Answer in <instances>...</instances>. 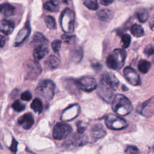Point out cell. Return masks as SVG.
<instances>
[{"instance_id": "20", "label": "cell", "mask_w": 154, "mask_h": 154, "mask_svg": "<svg viewBox=\"0 0 154 154\" xmlns=\"http://www.w3.org/2000/svg\"><path fill=\"white\" fill-rule=\"evenodd\" d=\"M151 67V63L145 60H141L139 61L138 64V69L139 71L143 73H146L149 72Z\"/></svg>"}, {"instance_id": "3", "label": "cell", "mask_w": 154, "mask_h": 154, "mask_svg": "<svg viewBox=\"0 0 154 154\" xmlns=\"http://www.w3.org/2000/svg\"><path fill=\"white\" fill-rule=\"evenodd\" d=\"M126 57V53L125 50L116 49L107 57L106 64L111 69L119 70L123 66Z\"/></svg>"}, {"instance_id": "29", "label": "cell", "mask_w": 154, "mask_h": 154, "mask_svg": "<svg viewBox=\"0 0 154 154\" xmlns=\"http://www.w3.org/2000/svg\"><path fill=\"white\" fill-rule=\"evenodd\" d=\"M51 46L53 51L55 52L58 53L60 51L61 46V42L60 40H55L54 41L52 42L51 44Z\"/></svg>"}, {"instance_id": "24", "label": "cell", "mask_w": 154, "mask_h": 154, "mask_svg": "<svg viewBox=\"0 0 154 154\" xmlns=\"http://www.w3.org/2000/svg\"><path fill=\"white\" fill-rule=\"evenodd\" d=\"M83 4L91 10H96L99 8L97 0H83Z\"/></svg>"}, {"instance_id": "5", "label": "cell", "mask_w": 154, "mask_h": 154, "mask_svg": "<svg viewBox=\"0 0 154 154\" xmlns=\"http://www.w3.org/2000/svg\"><path fill=\"white\" fill-rule=\"evenodd\" d=\"M60 23L62 30L66 34H70L73 31L75 26V14L73 11L67 8L61 13Z\"/></svg>"}, {"instance_id": "12", "label": "cell", "mask_w": 154, "mask_h": 154, "mask_svg": "<svg viewBox=\"0 0 154 154\" xmlns=\"http://www.w3.org/2000/svg\"><path fill=\"white\" fill-rule=\"evenodd\" d=\"M31 32V27L29 23L27 22L25 26L22 28V29L18 32L16 36L15 41H14V45L15 46H19L21 45L29 36Z\"/></svg>"}, {"instance_id": "15", "label": "cell", "mask_w": 154, "mask_h": 154, "mask_svg": "<svg viewBox=\"0 0 154 154\" xmlns=\"http://www.w3.org/2000/svg\"><path fill=\"white\" fill-rule=\"evenodd\" d=\"M106 132L100 124H96L92 126L91 129V135L93 138L99 139L106 135Z\"/></svg>"}, {"instance_id": "7", "label": "cell", "mask_w": 154, "mask_h": 154, "mask_svg": "<svg viewBox=\"0 0 154 154\" xmlns=\"http://www.w3.org/2000/svg\"><path fill=\"white\" fill-rule=\"evenodd\" d=\"M72 131V128L69 124L58 123L54 128L52 136L56 140H62L67 137Z\"/></svg>"}, {"instance_id": "21", "label": "cell", "mask_w": 154, "mask_h": 154, "mask_svg": "<svg viewBox=\"0 0 154 154\" xmlns=\"http://www.w3.org/2000/svg\"><path fill=\"white\" fill-rule=\"evenodd\" d=\"M131 32L135 37H142L144 34V31L143 27L138 24H134L131 28Z\"/></svg>"}, {"instance_id": "28", "label": "cell", "mask_w": 154, "mask_h": 154, "mask_svg": "<svg viewBox=\"0 0 154 154\" xmlns=\"http://www.w3.org/2000/svg\"><path fill=\"white\" fill-rule=\"evenodd\" d=\"M131 36L129 34H124L122 37V47L123 48H127L131 43Z\"/></svg>"}, {"instance_id": "11", "label": "cell", "mask_w": 154, "mask_h": 154, "mask_svg": "<svg viewBox=\"0 0 154 154\" xmlns=\"http://www.w3.org/2000/svg\"><path fill=\"white\" fill-rule=\"evenodd\" d=\"M38 43L39 45L35 46L33 51V56L36 61L40 60L44 58L49 51L48 41Z\"/></svg>"}, {"instance_id": "23", "label": "cell", "mask_w": 154, "mask_h": 154, "mask_svg": "<svg viewBox=\"0 0 154 154\" xmlns=\"http://www.w3.org/2000/svg\"><path fill=\"white\" fill-rule=\"evenodd\" d=\"M31 108L35 112H42L43 111V104L42 101L39 99L35 98L32 102L31 104Z\"/></svg>"}, {"instance_id": "32", "label": "cell", "mask_w": 154, "mask_h": 154, "mask_svg": "<svg viewBox=\"0 0 154 154\" xmlns=\"http://www.w3.org/2000/svg\"><path fill=\"white\" fill-rule=\"evenodd\" d=\"M20 98L22 100H25V101H29L31 100L32 98V95L30 91H26L22 93L20 95Z\"/></svg>"}, {"instance_id": "37", "label": "cell", "mask_w": 154, "mask_h": 154, "mask_svg": "<svg viewBox=\"0 0 154 154\" xmlns=\"http://www.w3.org/2000/svg\"><path fill=\"white\" fill-rule=\"evenodd\" d=\"M5 42V37L3 36L2 35L0 34V48L2 47Z\"/></svg>"}, {"instance_id": "35", "label": "cell", "mask_w": 154, "mask_h": 154, "mask_svg": "<svg viewBox=\"0 0 154 154\" xmlns=\"http://www.w3.org/2000/svg\"><path fill=\"white\" fill-rule=\"evenodd\" d=\"M99 1H100V3L102 5H105V6L110 5L114 1V0H99Z\"/></svg>"}, {"instance_id": "16", "label": "cell", "mask_w": 154, "mask_h": 154, "mask_svg": "<svg viewBox=\"0 0 154 154\" xmlns=\"http://www.w3.org/2000/svg\"><path fill=\"white\" fill-rule=\"evenodd\" d=\"M113 16V11L109 9H103L97 13L99 19L105 22H109L112 20Z\"/></svg>"}, {"instance_id": "14", "label": "cell", "mask_w": 154, "mask_h": 154, "mask_svg": "<svg viewBox=\"0 0 154 154\" xmlns=\"http://www.w3.org/2000/svg\"><path fill=\"white\" fill-rule=\"evenodd\" d=\"M15 27L13 22L8 20H2L0 21V31L5 35L11 34Z\"/></svg>"}, {"instance_id": "22", "label": "cell", "mask_w": 154, "mask_h": 154, "mask_svg": "<svg viewBox=\"0 0 154 154\" xmlns=\"http://www.w3.org/2000/svg\"><path fill=\"white\" fill-rule=\"evenodd\" d=\"M135 14L140 22H145L149 18V12L146 9L138 10Z\"/></svg>"}, {"instance_id": "19", "label": "cell", "mask_w": 154, "mask_h": 154, "mask_svg": "<svg viewBox=\"0 0 154 154\" xmlns=\"http://www.w3.org/2000/svg\"><path fill=\"white\" fill-rule=\"evenodd\" d=\"M44 8L51 12H55L59 10V4L55 0H51L45 3Z\"/></svg>"}, {"instance_id": "25", "label": "cell", "mask_w": 154, "mask_h": 154, "mask_svg": "<svg viewBox=\"0 0 154 154\" xmlns=\"http://www.w3.org/2000/svg\"><path fill=\"white\" fill-rule=\"evenodd\" d=\"M45 22L47 27L51 29L56 28V22L54 18L51 16H47L45 17Z\"/></svg>"}, {"instance_id": "39", "label": "cell", "mask_w": 154, "mask_h": 154, "mask_svg": "<svg viewBox=\"0 0 154 154\" xmlns=\"http://www.w3.org/2000/svg\"><path fill=\"white\" fill-rule=\"evenodd\" d=\"M150 26L151 29H153V30H154V21L151 22L150 23Z\"/></svg>"}, {"instance_id": "8", "label": "cell", "mask_w": 154, "mask_h": 154, "mask_svg": "<svg viewBox=\"0 0 154 154\" xmlns=\"http://www.w3.org/2000/svg\"><path fill=\"white\" fill-rule=\"evenodd\" d=\"M77 86L86 92H91L97 88L96 79L91 76H83L76 81Z\"/></svg>"}, {"instance_id": "18", "label": "cell", "mask_w": 154, "mask_h": 154, "mask_svg": "<svg viewBox=\"0 0 154 154\" xmlns=\"http://www.w3.org/2000/svg\"><path fill=\"white\" fill-rule=\"evenodd\" d=\"M60 63V61L57 56L54 55H51L46 60L45 64L49 69H55L58 66Z\"/></svg>"}, {"instance_id": "26", "label": "cell", "mask_w": 154, "mask_h": 154, "mask_svg": "<svg viewBox=\"0 0 154 154\" xmlns=\"http://www.w3.org/2000/svg\"><path fill=\"white\" fill-rule=\"evenodd\" d=\"M47 41H48L47 38L40 32H35L32 36V42L34 43H42Z\"/></svg>"}, {"instance_id": "4", "label": "cell", "mask_w": 154, "mask_h": 154, "mask_svg": "<svg viewBox=\"0 0 154 154\" xmlns=\"http://www.w3.org/2000/svg\"><path fill=\"white\" fill-rule=\"evenodd\" d=\"M55 85L51 80L45 79L39 82L36 88V93L47 100H51L55 93Z\"/></svg>"}, {"instance_id": "34", "label": "cell", "mask_w": 154, "mask_h": 154, "mask_svg": "<svg viewBox=\"0 0 154 154\" xmlns=\"http://www.w3.org/2000/svg\"><path fill=\"white\" fill-rule=\"evenodd\" d=\"M76 126H77V131L79 134L83 133L86 129V127L84 125H83L81 122H78L76 123Z\"/></svg>"}, {"instance_id": "17", "label": "cell", "mask_w": 154, "mask_h": 154, "mask_svg": "<svg viewBox=\"0 0 154 154\" xmlns=\"http://www.w3.org/2000/svg\"><path fill=\"white\" fill-rule=\"evenodd\" d=\"M15 8L11 4L4 3L0 4V14L5 16H11L14 13Z\"/></svg>"}, {"instance_id": "31", "label": "cell", "mask_w": 154, "mask_h": 154, "mask_svg": "<svg viewBox=\"0 0 154 154\" xmlns=\"http://www.w3.org/2000/svg\"><path fill=\"white\" fill-rule=\"evenodd\" d=\"M144 52L146 55L150 56L154 54V45H149L144 49Z\"/></svg>"}, {"instance_id": "2", "label": "cell", "mask_w": 154, "mask_h": 154, "mask_svg": "<svg viewBox=\"0 0 154 154\" xmlns=\"http://www.w3.org/2000/svg\"><path fill=\"white\" fill-rule=\"evenodd\" d=\"M112 108L117 114L125 116L132 111L133 106L130 100L126 97L118 94L115 95L112 99Z\"/></svg>"}, {"instance_id": "38", "label": "cell", "mask_w": 154, "mask_h": 154, "mask_svg": "<svg viewBox=\"0 0 154 154\" xmlns=\"http://www.w3.org/2000/svg\"><path fill=\"white\" fill-rule=\"evenodd\" d=\"M93 69H94L96 70H99L101 68V65L99 63L93 64Z\"/></svg>"}, {"instance_id": "41", "label": "cell", "mask_w": 154, "mask_h": 154, "mask_svg": "<svg viewBox=\"0 0 154 154\" xmlns=\"http://www.w3.org/2000/svg\"><path fill=\"white\" fill-rule=\"evenodd\" d=\"M64 1H69V0H63Z\"/></svg>"}, {"instance_id": "6", "label": "cell", "mask_w": 154, "mask_h": 154, "mask_svg": "<svg viewBox=\"0 0 154 154\" xmlns=\"http://www.w3.org/2000/svg\"><path fill=\"white\" fill-rule=\"evenodd\" d=\"M105 124L108 128L114 130L122 129L128 125L125 119L112 114H109L106 117Z\"/></svg>"}, {"instance_id": "30", "label": "cell", "mask_w": 154, "mask_h": 154, "mask_svg": "<svg viewBox=\"0 0 154 154\" xmlns=\"http://www.w3.org/2000/svg\"><path fill=\"white\" fill-rule=\"evenodd\" d=\"M125 152L126 154H138V149L134 146H129L126 147Z\"/></svg>"}, {"instance_id": "1", "label": "cell", "mask_w": 154, "mask_h": 154, "mask_svg": "<svg viewBox=\"0 0 154 154\" xmlns=\"http://www.w3.org/2000/svg\"><path fill=\"white\" fill-rule=\"evenodd\" d=\"M119 85V80L112 73L106 72L102 75L97 87L99 95L106 102H111Z\"/></svg>"}, {"instance_id": "36", "label": "cell", "mask_w": 154, "mask_h": 154, "mask_svg": "<svg viewBox=\"0 0 154 154\" xmlns=\"http://www.w3.org/2000/svg\"><path fill=\"white\" fill-rule=\"evenodd\" d=\"M73 37V36H70V35H62V38L63 40L66 42H70V41L72 39Z\"/></svg>"}, {"instance_id": "33", "label": "cell", "mask_w": 154, "mask_h": 154, "mask_svg": "<svg viewBox=\"0 0 154 154\" xmlns=\"http://www.w3.org/2000/svg\"><path fill=\"white\" fill-rule=\"evenodd\" d=\"M17 145H18V142L13 138L12 140V143L11 144L10 147V149L11 150V151L13 153H16V151H17Z\"/></svg>"}, {"instance_id": "13", "label": "cell", "mask_w": 154, "mask_h": 154, "mask_svg": "<svg viewBox=\"0 0 154 154\" xmlns=\"http://www.w3.org/2000/svg\"><path fill=\"white\" fill-rule=\"evenodd\" d=\"M17 122L18 123L21 125L25 129H29L34 125V120L31 114L26 113L20 117L18 119Z\"/></svg>"}, {"instance_id": "27", "label": "cell", "mask_w": 154, "mask_h": 154, "mask_svg": "<svg viewBox=\"0 0 154 154\" xmlns=\"http://www.w3.org/2000/svg\"><path fill=\"white\" fill-rule=\"evenodd\" d=\"M12 108L14 109V111L17 112H20L25 109V106L22 104L19 100H16L13 102L12 105Z\"/></svg>"}, {"instance_id": "9", "label": "cell", "mask_w": 154, "mask_h": 154, "mask_svg": "<svg viewBox=\"0 0 154 154\" xmlns=\"http://www.w3.org/2000/svg\"><path fill=\"white\" fill-rule=\"evenodd\" d=\"M25 70L29 79L37 78L42 72L41 66L36 60H29L25 64Z\"/></svg>"}, {"instance_id": "10", "label": "cell", "mask_w": 154, "mask_h": 154, "mask_svg": "<svg viewBox=\"0 0 154 154\" xmlns=\"http://www.w3.org/2000/svg\"><path fill=\"white\" fill-rule=\"evenodd\" d=\"M124 77L126 81L132 85H138L141 84V80L137 72L131 67H126L123 70Z\"/></svg>"}, {"instance_id": "40", "label": "cell", "mask_w": 154, "mask_h": 154, "mask_svg": "<svg viewBox=\"0 0 154 154\" xmlns=\"http://www.w3.org/2000/svg\"><path fill=\"white\" fill-rule=\"evenodd\" d=\"M122 88L123 89V90H124V91H126V90H128V88H127L126 87H125V85H123V86L122 87Z\"/></svg>"}, {"instance_id": "42", "label": "cell", "mask_w": 154, "mask_h": 154, "mask_svg": "<svg viewBox=\"0 0 154 154\" xmlns=\"http://www.w3.org/2000/svg\"><path fill=\"white\" fill-rule=\"evenodd\" d=\"M153 63H154V58H153Z\"/></svg>"}]
</instances>
